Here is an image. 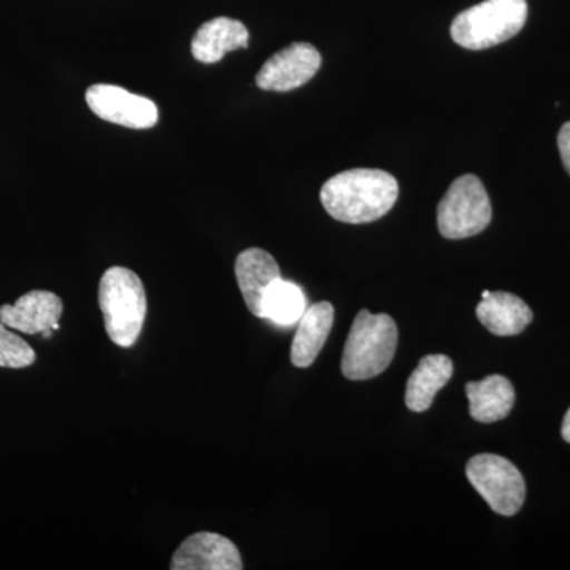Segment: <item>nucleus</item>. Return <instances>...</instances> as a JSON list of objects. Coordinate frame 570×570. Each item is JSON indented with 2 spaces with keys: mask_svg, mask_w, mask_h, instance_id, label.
<instances>
[{
  "mask_svg": "<svg viewBox=\"0 0 570 570\" xmlns=\"http://www.w3.org/2000/svg\"><path fill=\"white\" fill-rule=\"evenodd\" d=\"M86 102L104 121L129 129H151L159 121V110L153 100L119 86L94 85L86 91Z\"/></svg>",
  "mask_w": 570,
  "mask_h": 570,
  "instance_id": "0eeeda50",
  "label": "nucleus"
},
{
  "mask_svg": "<svg viewBox=\"0 0 570 570\" xmlns=\"http://www.w3.org/2000/svg\"><path fill=\"white\" fill-rule=\"evenodd\" d=\"M62 313V299L58 295L32 291L20 296L14 305L0 306V322L26 335H37L47 330H59Z\"/></svg>",
  "mask_w": 570,
  "mask_h": 570,
  "instance_id": "9d476101",
  "label": "nucleus"
},
{
  "mask_svg": "<svg viewBox=\"0 0 570 570\" xmlns=\"http://www.w3.org/2000/svg\"><path fill=\"white\" fill-rule=\"evenodd\" d=\"M235 276L247 309L255 317L264 318L262 303H264L266 288L281 277L279 265L275 257L258 247L243 250L236 257Z\"/></svg>",
  "mask_w": 570,
  "mask_h": 570,
  "instance_id": "9b49d317",
  "label": "nucleus"
},
{
  "mask_svg": "<svg viewBox=\"0 0 570 570\" xmlns=\"http://www.w3.org/2000/svg\"><path fill=\"white\" fill-rule=\"evenodd\" d=\"M466 478L499 515L512 517L523 508L527 485L519 469L509 460L493 453H480L469 460Z\"/></svg>",
  "mask_w": 570,
  "mask_h": 570,
  "instance_id": "423d86ee",
  "label": "nucleus"
},
{
  "mask_svg": "<svg viewBox=\"0 0 570 570\" xmlns=\"http://www.w3.org/2000/svg\"><path fill=\"white\" fill-rule=\"evenodd\" d=\"M400 186L387 171L355 168L333 176L322 186L325 212L344 224L381 219L395 206Z\"/></svg>",
  "mask_w": 570,
  "mask_h": 570,
  "instance_id": "f257e3e1",
  "label": "nucleus"
},
{
  "mask_svg": "<svg viewBox=\"0 0 570 570\" xmlns=\"http://www.w3.org/2000/svg\"><path fill=\"white\" fill-rule=\"evenodd\" d=\"M36 358L33 348L0 322V366L21 370L33 365Z\"/></svg>",
  "mask_w": 570,
  "mask_h": 570,
  "instance_id": "a211bd4d",
  "label": "nucleus"
},
{
  "mask_svg": "<svg viewBox=\"0 0 570 570\" xmlns=\"http://www.w3.org/2000/svg\"><path fill=\"white\" fill-rule=\"evenodd\" d=\"M262 309H264V318L272 321L273 324L281 326L298 324L307 309L305 292L299 285L279 277L266 288Z\"/></svg>",
  "mask_w": 570,
  "mask_h": 570,
  "instance_id": "f3484780",
  "label": "nucleus"
},
{
  "mask_svg": "<svg viewBox=\"0 0 570 570\" xmlns=\"http://www.w3.org/2000/svg\"><path fill=\"white\" fill-rule=\"evenodd\" d=\"M453 376V363L448 355H426L419 362L406 385V406L412 412H425L439 390Z\"/></svg>",
  "mask_w": 570,
  "mask_h": 570,
  "instance_id": "dca6fc26",
  "label": "nucleus"
},
{
  "mask_svg": "<svg viewBox=\"0 0 570 570\" xmlns=\"http://www.w3.org/2000/svg\"><path fill=\"white\" fill-rule=\"evenodd\" d=\"M558 148H560L562 164L570 175V122H566L561 127L560 135H558Z\"/></svg>",
  "mask_w": 570,
  "mask_h": 570,
  "instance_id": "6ab92c4d",
  "label": "nucleus"
},
{
  "mask_svg": "<svg viewBox=\"0 0 570 570\" xmlns=\"http://www.w3.org/2000/svg\"><path fill=\"white\" fill-rule=\"evenodd\" d=\"M333 321L335 307L332 303L321 302L307 306L292 341L291 360L296 367H307L316 362L332 332Z\"/></svg>",
  "mask_w": 570,
  "mask_h": 570,
  "instance_id": "ddd939ff",
  "label": "nucleus"
},
{
  "mask_svg": "<svg viewBox=\"0 0 570 570\" xmlns=\"http://www.w3.org/2000/svg\"><path fill=\"white\" fill-rule=\"evenodd\" d=\"M174 570H242L238 547L214 532H197L184 540L171 558Z\"/></svg>",
  "mask_w": 570,
  "mask_h": 570,
  "instance_id": "1a4fd4ad",
  "label": "nucleus"
},
{
  "mask_svg": "<svg viewBox=\"0 0 570 570\" xmlns=\"http://www.w3.org/2000/svg\"><path fill=\"white\" fill-rule=\"evenodd\" d=\"M493 209L485 186L474 175L460 176L438 206V227L448 239H464L482 234L491 223Z\"/></svg>",
  "mask_w": 570,
  "mask_h": 570,
  "instance_id": "39448f33",
  "label": "nucleus"
},
{
  "mask_svg": "<svg viewBox=\"0 0 570 570\" xmlns=\"http://www.w3.org/2000/svg\"><path fill=\"white\" fill-rule=\"evenodd\" d=\"M475 313L480 324L497 336L520 335L534 317L523 299L508 292H491L479 303Z\"/></svg>",
  "mask_w": 570,
  "mask_h": 570,
  "instance_id": "4468645a",
  "label": "nucleus"
},
{
  "mask_svg": "<svg viewBox=\"0 0 570 570\" xmlns=\"http://www.w3.org/2000/svg\"><path fill=\"white\" fill-rule=\"evenodd\" d=\"M99 306L111 343L124 348L132 347L148 311L140 277L124 266L108 268L99 284Z\"/></svg>",
  "mask_w": 570,
  "mask_h": 570,
  "instance_id": "f03ea898",
  "label": "nucleus"
},
{
  "mask_svg": "<svg viewBox=\"0 0 570 570\" xmlns=\"http://www.w3.org/2000/svg\"><path fill=\"white\" fill-rule=\"evenodd\" d=\"M469 412L480 423H494L508 417L515 404V390L508 377L493 374L466 385Z\"/></svg>",
  "mask_w": 570,
  "mask_h": 570,
  "instance_id": "2eb2a0df",
  "label": "nucleus"
},
{
  "mask_svg": "<svg viewBox=\"0 0 570 570\" xmlns=\"http://www.w3.org/2000/svg\"><path fill=\"white\" fill-rule=\"evenodd\" d=\"M527 18V0H485L460 13L450 33L453 41L466 50H487L513 39L523 29Z\"/></svg>",
  "mask_w": 570,
  "mask_h": 570,
  "instance_id": "20e7f679",
  "label": "nucleus"
},
{
  "mask_svg": "<svg viewBox=\"0 0 570 570\" xmlns=\"http://www.w3.org/2000/svg\"><path fill=\"white\" fill-rule=\"evenodd\" d=\"M321 66V52L313 45L298 41L273 55L255 77V85L264 91H294L313 80Z\"/></svg>",
  "mask_w": 570,
  "mask_h": 570,
  "instance_id": "6e6552de",
  "label": "nucleus"
},
{
  "mask_svg": "<svg viewBox=\"0 0 570 570\" xmlns=\"http://www.w3.org/2000/svg\"><path fill=\"white\" fill-rule=\"evenodd\" d=\"M561 434L564 441L570 444V409L568 414H566L564 422H562Z\"/></svg>",
  "mask_w": 570,
  "mask_h": 570,
  "instance_id": "aec40b11",
  "label": "nucleus"
},
{
  "mask_svg": "<svg viewBox=\"0 0 570 570\" xmlns=\"http://www.w3.org/2000/svg\"><path fill=\"white\" fill-rule=\"evenodd\" d=\"M397 328L387 314H356L344 346L341 371L351 381H367L387 370L395 356Z\"/></svg>",
  "mask_w": 570,
  "mask_h": 570,
  "instance_id": "7ed1b4c3",
  "label": "nucleus"
},
{
  "mask_svg": "<svg viewBox=\"0 0 570 570\" xmlns=\"http://www.w3.org/2000/svg\"><path fill=\"white\" fill-rule=\"evenodd\" d=\"M249 45V31L242 21L219 17L205 22L195 32L190 51L198 62L216 63L227 52L245 50Z\"/></svg>",
  "mask_w": 570,
  "mask_h": 570,
  "instance_id": "f8f14e48",
  "label": "nucleus"
}]
</instances>
